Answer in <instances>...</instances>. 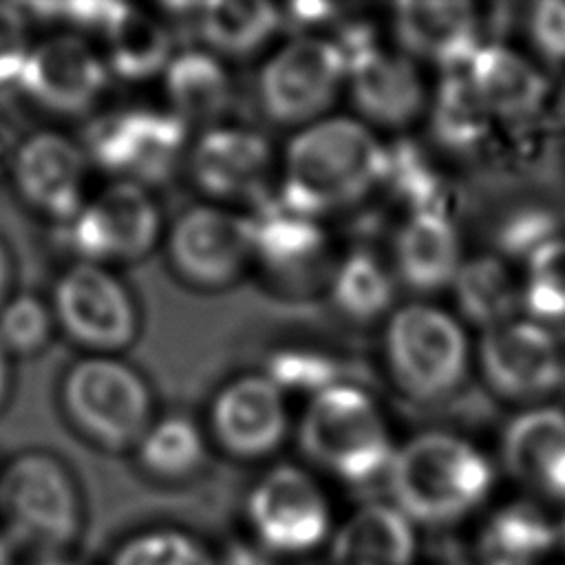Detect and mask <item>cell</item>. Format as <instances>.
Instances as JSON below:
<instances>
[{
    "label": "cell",
    "instance_id": "cell-1",
    "mask_svg": "<svg viewBox=\"0 0 565 565\" xmlns=\"http://www.w3.org/2000/svg\"><path fill=\"white\" fill-rule=\"evenodd\" d=\"M384 146L353 117H322L287 146L278 199L313 218L353 205L380 181Z\"/></svg>",
    "mask_w": 565,
    "mask_h": 565
},
{
    "label": "cell",
    "instance_id": "cell-2",
    "mask_svg": "<svg viewBox=\"0 0 565 565\" xmlns=\"http://www.w3.org/2000/svg\"><path fill=\"white\" fill-rule=\"evenodd\" d=\"M395 508L422 523H450L483 503L494 472L470 441L441 430L411 437L395 448L386 470Z\"/></svg>",
    "mask_w": 565,
    "mask_h": 565
},
{
    "label": "cell",
    "instance_id": "cell-3",
    "mask_svg": "<svg viewBox=\"0 0 565 565\" xmlns=\"http://www.w3.org/2000/svg\"><path fill=\"white\" fill-rule=\"evenodd\" d=\"M82 497L71 470L51 452L26 450L0 472V521L9 545L60 556L82 532Z\"/></svg>",
    "mask_w": 565,
    "mask_h": 565
},
{
    "label": "cell",
    "instance_id": "cell-4",
    "mask_svg": "<svg viewBox=\"0 0 565 565\" xmlns=\"http://www.w3.org/2000/svg\"><path fill=\"white\" fill-rule=\"evenodd\" d=\"M298 446L316 466L347 483L386 475L395 455L377 404L351 384H333L309 399L298 424Z\"/></svg>",
    "mask_w": 565,
    "mask_h": 565
},
{
    "label": "cell",
    "instance_id": "cell-5",
    "mask_svg": "<svg viewBox=\"0 0 565 565\" xmlns=\"http://www.w3.org/2000/svg\"><path fill=\"white\" fill-rule=\"evenodd\" d=\"M60 397L71 424L104 450L135 448L152 424L146 380L115 355L93 353L71 364Z\"/></svg>",
    "mask_w": 565,
    "mask_h": 565
},
{
    "label": "cell",
    "instance_id": "cell-6",
    "mask_svg": "<svg viewBox=\"0 0 565 565\" xmlns=\"http://www.w3.org/2000/svg\"><path fill=\"white\" fill-rule=\"evenodd\" d=\"M384 358L404 393L433 402L461 384L468 369V338L452 313L411 302L395 309L386 322Z\"/></svg>",
    "mask_w": 565,
    "mask_h": 565
},
{
    "label": "cell",
    "instance_id": "cell-7",
    "mask_svg": "<svg viewBox=\"0 0 565 565\" xmlns=\"http://www.w3.org/2000/svg\"><path fill=\"white\" fill-rule=\"evenodd\" d=\"M185 126L172 110H115L88 126L84 152L117 181L146 188V183L166 179L181 159Z\"/></svg>",
    "mask_w": 565,
    "mask_h": 565
},
{
    "label": "cell",
    "instance_id": "cell-8",
    "mask_svg": "<svg viewBox=\"0 0 565 565\" xmlns=\"http://www.w3.org/2000/svg\"><path fill=\"white\" fill-rule=\"evenodd\" d=\"M344 84V64L333 40L298 35L260 68L258 97L269 119L309 126L331 108Z\"/></svg>",
    "mask_w": 565,
    "mask_h": 565
},
{
    "label": "cell",
    "instance_id": "cell-9",
    "mask_svg": "<svg viewBox=\"0 0 565 565\" xmlns=\"http://www.w3.org/2000/svg\"><path fill=\"white\" fill-rule=\"evenodd\" d=\"M55 324L90 353L113 355L132 344L137 307L126 285L104 265L77 260L55 282Z\"/></svg>",
    "mask_w": 565,
    "mask_h": 565
},
{
    "label": "cell",
    "instance_id": "cell-10",
    "mask_svg": "<svg viewBox=\"0 0 565 565\" xmlns=\"http://www.w3.org/2000/svg\"><path fill=\"white\" fill-rule=\"evenodd\" d=\"M62 227L79 260L104 265L146 256L159 241L161 216L143 185L113 181Z\"/></svg>",
    "mask_w": 565,
    "mask_h": 565
},
{
    "label": "cell",
    "instance_id": "cell-11",
    "mask_svg": "<svg viewBox=\"0 0 565 565\" xmlns=\"http://www.w3.org/2000/svg\"><path fill=\"white\" fill-rule=\"evenodd\" d=\"M247 514L260 543L280 554L318 547L329 532V503L316 479L298 466H276L247 499Z\"/></svg>",
    "mask_w": 565,
    "mask_h": 565
},
{
    "label": "cell",
    "instance_id": "cell-12",
    "mask_svg": "<svg viewBox=\"0 0 565 565\" xmlns=\"http://www.w3.org/2000/svg\"><path fill=\"white\" fill-rule=\"evenodd\" d=\"M168 256L177 274L190 285L225 287L254 258L252 221L216 205H194L172 223Z\"/></svg>",
    "mask_w": 565,
    "mask_h": 565
},
{
    "label": "cell",
    "instance_id": "cell-13",
    "mask_svg": "<svg viewBox=\"0 0 565 565\" xmlns=\"http://www.w3.org/2000/svg\"><path fill=\"white\" fill-rule=\"evenodd\" d=\"M479 364L494 393L519 402L554 393L565 375L556 338L532 318H514L486 329L479 342Z\"/></svg>",
    "mask_w": 565,
    "mask_h": 565
},
{
    "label": "cell",
    "instance_id": "cell-14",
    "mask_svg": "<svg viewBox=\"0 0 565 565\" xmlns=\"http://www.w3.org/2000/svg\"><path fill=\"white\" fill-rule=\"evenodd\" d=\"M108 73L82 35L60 33L31 44L18 88L49 113L79 115L102 97Z\"/></svg>",
    "mask_w": 565,
    "mask_h": 565
},
{
    "label": "cell",
    "instance_id": "cell-15",
    "mask_svg": "<svg viewBox=\"0 0 565 565\" xmlns=\"http://www.w3.org/2000/svg\"><path fill=\"white\" fill-rule=\"evenodd\" d=\"M86 159L71 137L38 130L15 148L9 172L18 194L33 210L66 223L86 203Z\"/></svg>",
    "mask_w": 565,
    "mask_h": 565
},
{
    "label": "cell",
    "instance_id": "cell-16",
    "mask_svg": "<svg viewBox=\"0 0 565 565\" xmlns=\"http://www.w3.org/2000/svg\"><path fill=\"white\" fill-rule=\"evenodd\" d=\"M210 428L218 446L232 457H267L287 437L285 395L267 375H241L216 393Z\"/></svg>",
    "mask_w": 565,
    "mask_h": 565
},
{
    "label": "cell",
    "instance_id": "cell-17",
    "mask_svg": "<svg viewBox=\"0 0 565 565\" xmlns=\"http://www.w3.org/2000/svg\"><path fill=\"white\" fill-rule=\"evenodd\" d=\"M344 82L360 115L384 128L411 124L426 104V90L413 60L377 44L344 64Z\"/></svg>",
    "mask_w": 565,
    "mask_h": 565
},
{
    "label": "cell",
    "instance_id": "cell-18",
    "mask_svg": "<svg viewBox=\"0 0 565 565\" xmlns=\"http://www.w3.org/2000/svg\"><path fill=\"white\" fill-rule=\"evenodd\" d=\"M269 168V141L245 126H212L190 150L192 179L214 199L254 196Z\"/></svg>",
    "mask_w": 565,
    "mask_h": 565
},
{
    "label": "cell",
    "instance_id": "cell-19",
    "mask_svg": "<svg viewBox=\"0 0 565 565\" xmlns=\"http://www.w3.org/2000/svg\"><path fill=\"white\" fill-rule=\"evenodd\" d=\"M393 31L402 53L433 62L444 73L463 71L481 46L479 15L468 2H399Z\"/></svg>",
    "mask_w": 565,
    "mask_h": 565
},
{
    "label": "cell",
    "instance_id": "cell-20",
    "mask_svg": "<svg viewBox=\"0 0 565 565\" xmlns=\"http://www.w3.org/2000/svg\"><path fill=\"white\" fill-rule=\"evenodd\" d=\"M510 477L536 494L565 499V411L534 406L512 417L501 437Z\"/></svg>",
    "mask_w": 565,
    "mask_h": 565
},
{
    "label": "cell",
    "instance_id": "cell-21",
    "mask_svg": "<svg viewBox=\"0 0 565 565\" xmlns=\"http://www.w3.org/2000/svg\"><path fill=\"white\" fill-rule=\"evenodd\" d=\"M463 260L457 227L444 210L413 212L397 230L395 271L419 294L450 287Z\"/></svg>",
    "mask_w": 565,
    "mask_h": 565
},
{
    "label": "cell",
    "instance_id": "cell-22",
    "mask_svg": "<svg viewBox=\"0 0 565 565\" xmlns=\"http://www.w3.org/2000/svg\"><path fill=\"white\" fill-rule=\"evenodd\" d=\"M494 119H523L547 99L545 75L519 51L505 44H481L463 68Z\"/></svg>",
    "mask_w": 565,
    "mask_h": 565
},
{
    "label": "cell",
    "instance_id": "cell-23",
    "mask_svg": "<svg viewBox=\"0 0 565 565\" xmlns=\"http://www.w3.org/2000/svg\"><path fill=\"white\" fill-rule=\"evenodd\" d=\"M249 221L254 258L280 278L307 276L324 254L327 236L318 218L280 199L263 205Z\"/></svg>",
    "mask_w": 565,
    "mask_h": 565
},
{
    "label": "cell",
    "instance_id": "cell-24",
    "mask_svg": "<svg viewBox=\"0 0 565 565\" xmlns=\"http://www.w3.org/2000/svg\"><path fill=\"white\" fill-rule=\"evenodd\" d=\"M413 527L395 505L386 503L355 510L331 545V565H413Z\"/></svg>",
    "mask_w": 565,
    "mask_h": 565
},
{
    "label": "cell",
    "instance_id": "cell-25",
    "mask_svg": "<svg viewBox=\"0 0 565 565\" xmlns=\"http://www.w3.org/2000/svg\"><path fill=\"white\" fill-rule=\"evenodd\" d=\"M163 82L172 113L185 124L218 119L232 99L230 75L212 51L190 49L172 55Z\"/></svg>",
    "mask_w": 565,
    "mask_h": 565
},
{
    "label": "cell",
    "instance_id": "cell-26",
    "mask_svg": "<svg viewBox=\"0 0 565 565\" xmlns=\"http://www.w3.org/2000/svg\"><path fill=\"white\" fill-rule=\"evenodd\" d=\"M106 66L124 79H148L166 73L172 60V38L166 24L137 7H124L104 33Z\"/></svg>",
    "mask_w": 565,
    "mask_h": 565
},
{
    "label": "cell",
    "instance_id": "cell-27",
    "mask_svg": "<svg viewBox=\"0 0 565 565\" xmlns=\"http://www.w3.org/2000/svg\"><path fill=\"white\" fill-rule=\"evenodd\" d=\"M450 287L459 313L483 331L514 320L521 305V287L503 258L494 254L466 258Z\"/></svg>",
    "mask_w": 565,
    "mask_h": 565
},
{
    "label": "cell",
    "instance_id": "cell-28",
    "mask_svg": "<svg viewBox=\"0 0 565 565\" xmlns=\"http://www.w3.org/2000/svg\"><path fill=\"white\" fill-rule=\"evenodd\" d=\"M278 7L260 0H214L199 7L196 26L214 55L245 57L280 26Z\"/></svg>",
    "mask_w": 565,
    "mask_h": 565
},
{
    "label": "cell",
    "instance_id": "cell-29",
    "mask_svg": "<svg viewBox=\"0 0 565 565\" xmlns=\"http://www.w3.org/2000/svg\"><path fill=\"white\" fill-rule=\"evenodd\" d=\"M494 117L481 102L463 71L444 73L430 99V132L452 152H470L483 146Z\"/></svg>",
    "mask_w": 565,
    "mask_h": 565
},
{
    "label": "cell",
    "instance_id": "cell-30",
    "mask_svg": "<svg viewBox=\"0 0 565 565\" xmlns=\"http://www.w3.org/2000/svg\"><path fill=\"white\" fill-rule=\"evenodd\" d=\"M139 466L157 479H183L194 475L205 457L199 426L181 415L152 422L135 446Z\"/></svg>",
    "mask_w": 565,
    "mask_h": 565
},
{
    "label": "cell",
    "instance_id": "cell-31",
    "mask_svg": "<svg viewBox=\"0 0 565 565\" xmlns=\"http://www.w3.org/2000/svg\"><path fill=\"white\" fill-rule=\"evenodd\" d=\"M393 276L369 252L358 249L342 258L331 276V300L351 320H373L393 302Z\"/></svg>",
    "mask_w": 565,
    "mask_h": 565
},
{
    "label": "cell",
    "instance_id": "cell-32",
    "mask_svg": "<svg viewBox=\"0 0 565 565\" xmlns=\"http://www.w3.org/2000/svg\"><path fill=\"white\" fill-rule=\"evenodd\" d=\"M554 541V525L532 503L501 508L486 532V547L499 558L497 565H527L530 558L550 550Z\"/></svg>",
    "mask_w": 565,
    "mask_h": 565
},
{
    "label": "cell",
    "instance_id": "cell-33",
    "mask_svg": "<svg viewBox=\"0 0 565 565\" xmlns=\"http://www.w3.org/2000/svg\"><path fill=\"white\" fill-rule=\"evenodd\" d=\"M380 183H384L411 214L441 210V181L428 157L406 139L384 146V170Z\"/></svg>",
    "mask_w": 565,
    "mask_h": 565
},
{
    "label": "cell",
    "instance_id": "cell-34",
    "mask_svg": "<svg viewBox=\"0 0 565 565\" xmlns=\"http://www.w3.org/2000/svg\"><path fill=\"white\" fill-rule=\"evenodd\" d=\"M521 305L541 324L565 322V236L550 241L525 263Z\"/></svg>",
    "mask_w": 565,
    "mask_h": 565
},
{
    "label": "cell",
    "instance_id": "cell-35",
    "mask_svg": "<svg viewBox=\"0 0 565 565\" xmlns=\"http://www.w3.org/2000/svg\"><path fill=\"white\" fill-rule=\"evenodd\" d=\"M110 565H214L210 552L177 530H148L124 541Z\"/></svg>",
    "mask_w": 565,
    "mask_h": 565
},
{
    "label": "cell",
    "instance_id": "cell-36",
    "mask_svg": "<svg viewBox=\"0 0 565 565\" xmlns=\"http://www.w3.org/2000/svg\"><path fill=\"white\" fill-rule=\"evenodd\" d=\"M55 327L53 309L33 294L9 296L0 307V342L9 355L42 351Z\"/></svg>",
    "mask_w": 565,
    "mask_h": 565
},
{
    "label": "cell",
    "instance_id": "cell-37",
    "mask_svg": "<svg viewBox=\"0 0 565 565\" xmlns=\"http://www.w3.org/2000/svg\"><path fill=\"white\" fill-rule=\"evenodd\" d=\"M282 393H311L318 395L324 388L338 384L335 366L331 358L318 351L305 349H287L271 355L267 373H265Z\"/></svg>",
    "mask_w": 565,
    "mask_h": 565
},
{
    "label": "cell",
    "instance_id": "cell-38",
    "mask_svg": "<svg viewBox=\"0 0 565 565\" xmlns=\"http://www.w3.org/2000/svg\"><path fill=\"white\" fill-rule=\"evenodd\" d=\"M556 216L541 207H523L512 212L497 232L501 252L514 260H530L543 245L558 238Z\"/></svg>",
    "mask_w": 565,
    "mask_h": 565
},
{
    "label": "cell",
    "instance_id": "cell-39",
    "mask_svg": "<svg viewBox=\"0 0 565 565\" xmlns=\"http://www.w3.org/2000/svg\"><path fill=\"white\" fill-rule=\"evenodd\" d=\"M29 51L31 42L22 9L0 2V88L18 86Z\"/></svg>",
    "mask_w": 565,
    "mask_h": 565
},
{
    "label": "cell",
    "instance_id": "cell-40",
    "mask_svg": "<svg viewBox=\"0 0 565 565\" xmlns=\"http://www.w3.org/2000/svg\"><path fill=\"white\" fill-rule=\"evenodd\" d=\"M527 33L541 57L565 64V2L541 0L527 15Z\"/></svg>",
    "mask_w": 565,
    "mask_h": 565
},
{
    "label": "cell",
    "instance_id": "cell-41",
    "mask_svg": "<svg viewBox=\"0 0 565 565\" xmlns=\"http://www.w3.org/2000/svg\"><path fill=\"white\" fill-rule=\"evenodd\" d=\"M126 4L121 2H66V4H42L33 7L38 13H46L44 18L64 20L77 29L106 33L110 24L119 18Z\"/></svg>",
    "mask_w": 565,
    "mask_h": 565
},
{
    "label": "cell",
    "instance_id": "cell-42",
    "mask_svg": "<svg viewBox=\"0 0 565 565\" xmlns=\"http://www.w3.org/2000/svg\"><path fill=\"white\" fill-rule=\"evenodd\" d=\"M335 11L333 4H322V2H294L285 9V13H280L282 20H289L294 26L298 29H311L318 26L322 22H327L331 18V13Z\"/></svg>",
    "mask_w": 565,
    "mask_h": 565
},
{
    "label": "cell",
    "instance_id": "cell-43",
    "mask_svg": "<svg viewBox=\"0 0 565 565\" xmlns=\"http://www.w3.org/2000/svg\"><path fill=\"white\" fill-rule=\"evenodd\" d=\"M9 287H11V258H9L7 245L0 241V307L9 300Z\"/></svg>",
    "mask_w": 565,
    "mask_h": 565
},
{
    "label": "cell",
    "instance_id": "cell-44",
    "mask_svg": "<svg viewBox=\"0 0 565 565\" xmlns=\"http://www.w3.org/2000/svg\"><path fill=\"white\" fill-rule=\"evenodd\" d=\"M9 380H11V369H9V353L0 342V408L9 395Z\"/></svg>",
    "mask_w": 565,
    "mask_h": 565
},
{
    "label": "cell",
    "instance_id": "cell-45",
    "mask_svg": "<svg viewBox=\"0 0 565 565\" xmlns=\"http://www.w3.org/2000/svg\"><path fill=\"white\" fill-rule=\"evenodd\" d=\"M13 154H15V148H11V143H9V132H7V128L0 124V174L7 172V170H11Z\"/></svg>",
    "mask_w": 565,
    "mask_h": 565
},
{
    "label": "cell",
    "instance_id": "cell-46",
    "mask_svg": "<svg viewBox=\"0 0 565 565\" xmlns=\"http://www.w3.org/2000/svg\"><path fill=\"white\" fill-rule=\"evenodd\" d=\"M0 565H11V545L4 534H0Z\"/></svg>",
    "mask_w": 565,
    "mask_h": 565
},
{
    "label": "cell",
    "instance_id": "cell-47",
    "mask_svg": "<svg viewBox=\"0 0 565 565\" xmlns=\"http://www.w3.org/2000/svg\"><path fill=\"white\" fill-rule=\"evenodd\" d=\"M33 565H75V563H71V561H66V558H60V556H49V558L35 561Z\"/></svg>",
    "mask_w": 565,
    "mask_h": 565
},
{
    "label": "cell",
    "instance_id": "cell-48",
    "mask_svg": "<svg viewBox=\"0 0 565 565\" xmlns=\"http://www.w3.org/2000/svg\"><path fill=\"white\" fill-rule=\"evenodd\" d=\"M561 539H563V545H565V523H563V527H561Z\"/></svg>",
    "mask_w": 565,
    "mask_h": 565
}]
</instances>
